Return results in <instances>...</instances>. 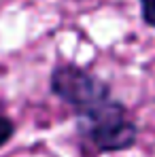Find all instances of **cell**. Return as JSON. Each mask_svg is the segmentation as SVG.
<instances>
[{
	"instance_id": "obj_3",
	"label": "cell",
	"mask_w": 155,
	"mask_h": 157,
	"mask_svg": "<svg viewBox=\"0 0 155 157\" xmlns=\"http://www.w3.org/2000/svg\"><path fill=\"white\" fill-rule=\"evenodd\" d=\"M142 17L149 26L155 28V0H142Z\"/></svg>"
},
{
	"instance_id": "obj_1",
	"label": "cell",
	"mask_w": 155,
	"mask_h": 157,
	"mask_svg": "<svg viewBox=\"0 0 155 157\" xmlns=\"http://www.w3.org/2000/svg\"><path fill=\"white\" fill-rule=\"evenodd\" d=\"M51 89L57 98L77 110V115L89 123V128L126 117L123 106L110 98L108 87L85 70L72 66L57 68L51 75Z\"/></svg>"
},
{
	"instance_id": "obj_2",
	"label": "cell",
	"mask_w": 155,
	"mask_h": 157,
	"mask_svg": "<svg viewBox=\"0 0 155 157\" xmlns=\"http://www.w3.org/2000/svg\"><path fill=\"white\" fill-rule=\"evenodd\" d=\"M89 138L100 151H123L136 142V125L126 117L89 128Z\"/></svg>"
},
{
	"instance_id": "obj_4",
	"label": "cell",
	"mask_w": 155,
	"mask_h": 157,
	"mask_svg": "<svg viewBox=\"0 0 155 157\" xmlns=\"http://www.w3.org/2000/svg\"><path fill=\"white\" fill-rule=\"evenodd\" d=\"M11 136H13V123H11L6 117L0 115V147H2Z\"/></svg>"
}]
</instances>
